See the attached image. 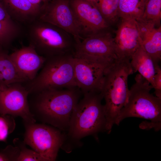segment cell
Returning a JSON list of instances; mask_svg holds the SVG:
<instances>
[{"instance_id":"7402d4cb","label":"cell","mask_w":161,"mask_h":161,"mask_svg":"<svg viewBox=\"0 0 161 161\" xmlns=\"http://www.w3.org/2000/svg\"><path fill=\"white\" fill-rule=\"evenodd\" d=\"M22 27L12 26L0 21V47L7 49L22 32Z\"/></svg>"},{"instance_id":"cb8c5ba5","label":"cell","mask_w":161,"mask_h":161,"mask_svg":"<svg viewBox=\"0 0 161 161\" xmlns=\"http://www.w3.org/2000/svg\"><path fill=\"white\" fill-rule=\"evenodd\" d=\"M0 141L6 142L8 136L13 132L16 123L13 116L9 114H0Z\"/></svg>"},{"instance_id":"d4e9b609","label":"cell","mask_w":161,"mask_h":161,"mask_svg":"<svg viewBox=\"0 0 161 161\" xmlns=\"http://www.w3.org/2000/svg\"><path fill=\"white\" fill-rule=\"evenodd\" d=\"M19 154L17 146L8 145L0 151V161H17Z\"/></svg>"},{"instance_id":"f546056e","label":"cell","mask_w":161,"mask_h":161,"mask_svg":"<svg viewBox=\"0 0 161 161\" xmlns=\"http://www.w3.org/2000/svg\"><path fill=\"white\" fill-rule=\"evenodd\" d=\"M89 0L92 1L93 2H94L96 0Z\"/></svg>"},{"instance_id":"277c9868","label":"cell","mask_w":161,"mask_h":161,"mask_svg":"<svg viewBox=\"0 0 161 161\" xmlns=\"http://www.w3.org/2000/svg\"><path fill=\"white\" fill-rule=\"evenodd\" d=\"M103 99L100 92H90L83 94L72 112L66 140L78 141L90 135H95L106 131V120Z\"/></svg>"},{"instance_id":"603a6c76","label":"cell","mask_w":161,"mask_h":161,"mask_svg":"<svg viewBox=\"0 0 161 161\" xmlns=\"http://www.w3.org/2000/svg\"><path fill=\"white\" fill-rule=\"evenodd\" d=\"M15 146L20 150V154L17 161H45L44 159L39 154L33 150L28 148L23 141L16 138L13 141Z\"/></svg>"},{"instance_id":"8992f818","label":"cell","mask_w":161,"mask_h":161,"mask_svg":"<svg viewBox=\"0 0 161 161\" xmlns=\"http://www.w3.org/2000/svg\"><path fill=\"white\" fill-rule=\"evenodd\" d=\"M29 44L40 55L47 58L64 55L69 44L59 28L38 18L27 25Z\"/></svg>"},{"instance_id":"4316f807","label":"cell","mask_w":161,"mask_h":161,"mask_svg":"<svg viewBox=\"0 0 161 161\" xmlns=\"http://www.w3.org/2000/svg\"><path fill=\"white\" fill-rule=\"evenodd\" d=\"M156 73L154 79L155 96L161 99V69L159 64L155 65Z\"/></svg>"},{"instance_id":"7c38bea8","label":"cell","mask_w":161,"mask_h":161,"mask_svg":"<svg viewBox=\"0 0 161 161\" xmlns=\"http://www.w3.org/2000/svg\"><path fill=\"white\" fill-rule=\"evenodd\" d=\"M80 29L88 35L106 30L109 25L95 4L89 0H69Z\"/></svg>"},{"instance_id":"5bb4252c","label":"cell","mask_w":161,"mask_h":161,"mask_svg":"<svg viewBox=\"0 0 161 161\" xmlns=\"http://www.w3.org/2000/svg\"><path fill=\"white\" fill-rule=\"evenodd\" d=\"M10 55L19 73L26 82L35 78L46 60V58L39 55L30 44L22 46Z\"/></svg>"},{"instance_id":"44dd1931","label":"cell","mask_w":161,"mask_h":161,"mask_svg":"<svg viewBox=\"0 0 161 161\" xmlns=\"http://www.w3.org/2000/svg\"><path fill=\"white\" fill-rule=\"evenodd\" d=\"M141 19L161 26V0H147Z\"/></svg>"},{"instance_id":"8fae6325","label":"cell","mask_w":161,"mask_h":161,"mask_svg":"<svg viewBox=\"0 0 161 161\" xmlns=\"http://www.w3.org/2000/svg\"><path fill=\"white\" fill-rule=\"evenodd\" d=\"M38 19L80 38V29L69 0H52L43 7Z\"/></svg>"},{"instance_id":"4fadbf2b","label":"cell","mask_w":161,"mask_h":161,"mask_svg":"<svg viewBox=\"0 0 161 161\" xmlns=\"http://www.w3.org/2000/svg\"><path fill=\"white\" fill-rule=\"evenodd\" d=\"M114 41L117 59L130 61L141 44L137 21L131 18H121Z\"/></svg>"},{"instance_id":"ffe728a7","label":"cell","mask_w":161,"mask_h":161,"mask_svg":"<svg viewBox=\"0 0 161 161\" xmlns=\"http://www.w3.org/2000/svg\"><path fill=\"white\" fill-rule=\"evenodd\" d=\"M119 0H96L93 2L109 25L115 24L119 18L118 13Z\"/></svg>"},{"instance_id":"3957f363","label":"cell","mask_w":161,"mask_h":161,"mask_svg":"<svg viewBox=\"0 0 161 161\" xmlns=\"http://www.w3.org/2000/svg\"><path fill=\"white\" fill-rule=\"evenodd\" d=\"M129 90L127 102L117 118L115 124L119 125L124 119L136 117L148 120L141 124L143 129L161 128V99L150 93L152 86L139 74Z\"/></svg>"},{"instance_id":"ac0fdd59","label":"cell","mask_w":161,"mask_h":161,"mask_svg":"<svg viewBox=\"0 0 161 161\" xmlns=\"http://www.w3.org/2000/svg\"><path fill=\"white\" fill-rule=\"evenodd\" d=\"M26 82L19 73L7 49L0 47V83L8 85Z\"/></svg>"},{"instance_id":"9c48e42d","label":"cell","mask_w":161,"mask_h":161,"mask_svg":"<svg viewBox=\"0 0 161 161\" xmlns=\"http://www.w3.org/2000/svg\"><path fill=\"white\" fill-rule=\"evenodd\" d=\"M73 55L87 60L112 62L117 59L114 37L106 30L89 35L78 42Z\"/></svg>"},{"instance_id":"6da1fadb","label":"cell","mask_w":161,"mask_h":161,"mask_svg":"<svg viewBox=\"0 0 161 161\" xmlns=\"http://www.w3.org/2000/svg\"><path fill=\"white\" fill-rule=\"evenodd\" d=\"M80 92L74 87L48 89L30 94L33 96L30 109L44 123L67 131Z\"/></svg>"},{"instance_id":"83f0119b","label":"cell","mask_w":161,"mask_h":161,"mask_svg":"<svg viewBox=\"0 0 161 161\" xmlns=\"http://www.w3.org/2000/svg\"><path fill=\"white\" fill-rule=\"evenodd\" d=\"M32 4L43 7L44 4L42 0H28Z\"/></svg>"},{"instance_id":"7a4b0ae2","label":"cell","mask_w":161,"mask_h":161,"mask_svg":"<svg viewBox=\"0 0 161 161\" xmlns=\"http://www.w3.org/2000/svg\"><path fill=\"white\" fill-rule=\"evenodd\" d=\"M130 60L117 59L106 69L100 92L106 120V131L110 133L117 118L128 100L129 76L134 72Z\"/></svg>"},{"instance_id":"5b68a950","label":"cell","mask_w":161,"mask_h":161,"mask_svg":"<svg viewBox=\"0 0 161 161\" xmlns=\"http://www.w3.org/2000/svg\"><path fill=\"white\" fill-rule=\"evenodd\" d=\"M23 84L29 95L48 89L77 87L73 55H61L46 58L35 78Z\"/></svg>"},{"instance_id":"30bf717a","label":"cell","mask_w":161,"mask_h":161,"mask_svg":"<svg viewBox=\"0 0 161 161\" xmlns=\"http://www.w3.org/2000/svg\"><path fill=\"white\" fill-rule=\"evenodd\" d=\"M112 63L89 60L74 56V77L77 87L83 94L100 92L105 71Z\"/></svg>"},{"instance_id":"d6986e66","label":"cell","mask_w":161,"mask_h":161,"mask_svg":"<svg viewBox=\"0 0 161 161\" xmlns=\"http://www.w3.org/2000/svg\"><path fill=\"white\" fill-rule=\"evenodd\" d=\"M147 0H119L118 13L119 18L141 19Z\"/></svg>"},{"instance_id":"ba28073f","label":"cell","mask_w":161,"mask_h":161,"mask_svg":"<svg viewBox=\"0 0 161 161\" xmlns=\"http://www.w3.org/2000/svg\"><path fill=\"white\" fill-rule=\"evenodd\" d=\"M29 95L23 83H0V114L20 117L25 123H35L30 109Z\"/></svg>"},{"instance_id":"52a82bcc","label":"cell","mask_w":161,"mask_h":161,"mask_svg":"<svg viewBox=\"0 0 161 161\" xmlns=\"http://www.w3.org/2000/svg\"><path fill=\"white\" fill-rule=\"evenodd\" d=\"M24 141L44 159L54 161L64 142L66 135L52 126L43 124L24 123Z\"/></svg>"},{"instance_id":"9a60e30c","label":"cell","mask_w":161,"mask_h":161,"mask_svg":"<svg viewBox=\"0 0 161 161\" xmlns=\"http://www.w3.org/2000/svg\"><path fill=\"white\" fill-rule=\"evenodd\" d=\"M136 21L142 46L155 64H159L161 59V26L157 27L141 19Z\"/></svg>"},{"instance_id":"2e32d148","label":"cell","mask_w":161,"mask_h":161,"mask_svg":"<svg viewBox=\"0 0 161 161\" xmlns=\"http://www.w3.org/2000/svg\"><path fill=\"white\" fill-rule=\"evenodd\" d=\"M1 1L11 18L21 25H27L38 19L42 8L28 0Z\"/></svg>"},{"instance_id":"f1b7e54d","label":"cell","mask_w":161,"mask_h":161,"mask_svg":"<svg viewBox=\"0 0 161 161\" xmlns=\"http://www.w3.org/2000/svg\"><path fill=\"white\" fill-rule=\"evenodd\" d=\"M44 4V6L46 5L52 0H42Z\"/></svg>"},{"instance_id":"e0dca14e","label":"cell","mask_w":161,"mask_h":161,"mask_svg":"<svg viewBox=\"0 0 161 161\" xmlns=\"http://www.w3.org/2000/svg\"><path fill=\"white\" fill-rule=\"evenodd\" d=\"M130 63L134 72L139 74L154 87V79L156 73L155 64L141 43L132 55Z\"/></svg>"},{"instance_id":"484cf974","label":"cell","mask_w":161,"mask_h":161,"mask_svg":"<svg viewBox=\"0 0 161 161\" xmlns=\"http://www.w3.org/2000/svg\"><path fill=\"white\" fill-rule=\"evenodd\" d=\"M0 21L13 27L22 26L21 25L15 22L11 18L1 0H0Z\"/></svg>"}]
</instances>
